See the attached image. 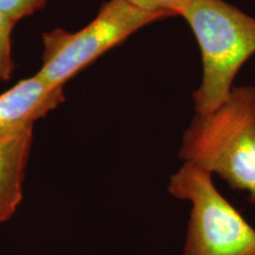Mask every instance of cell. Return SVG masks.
<instances>
[{
	"instance_id": "obj_1",
	"label": "cell",
	"mask_w": 255,
	"mask_h": 255,
	"mask_svg": "<svg viewBox=\"0 0 255 255\" xmlns=\"http://www.w3.org/2000/svg\"><path fill=\"white\" fill-rule=\"evenodd\" d=\"M178 156L247 191L255 203V88L233 87L218 109L196 114Z\"/></svg>"
},
{
	"instance_id": "obj_2",
	"label": "cell",
	"mask_w": 255,
	"mask_h": 255,
	"mask_svg": "<svg viewBox=\"0 0 255 255\" xmlns=\"http://www.w3.org/2000/svg\"><path fill=\"white\" fill-rule=\"evenodd\" d=\"M202 58V81L194 91L196 114L214 111L228 98L233 82L255 53V18L225 0H194L184 9Z\"/></svg>"
},
{
	"instance_id": "obj_3",
	"label": "cell",
	"mask_w": 255,
	"mask_h": 255,
	"mask_svg": "<svg viewBox=\"0 0 255 255\" xmlns=\"http://www.w3.org/2000/svg\"><path fill=\"white\" fill-rule=\"evenodd\" d=\"M168 190L193 206L184 255H255V229L216 189L212 173L184 162Z\"/></svg>"
},
{
	"instance_id": "obj_4",
	"label": "cell",
	"mask_w": 255,
	"mask_h": 255,
	"mask_svg": "<svg viewBox=\"0 0 255 255\" xmlns=\"http://www.w3.org/2000/svg\"><path fill=\"white\" fill-rule=\"evenodd\" d=\"M167 17L144 11L127 0H109L90 24L75 33L62 28L43 34V66L37 75L53 87L73 76L139 28Z\"/></svg>"
},
{
	"instance_id": "obj_5",
	"label": "cell",
	"mask_w": 255,
	"mask_h": 255,
	"mask_svg": "<svg viewBox=\"0 0 255 255\" xmlns=\"http://www.w3.org/2000/svg\"><path fill=\"white\" fill-rule=\"evenodd\" d=\"M65 101L64 87H53L39 76L23 79L0 95V137L33 127Z\"/></svg>"
},
{
	"instance_id": "obj_6",
	"label": "cell",
	"mask_w": 255,
	"mask_h": 255,
	"mask_svg": "<svg viewBox=\"0 0 255 255\" xmlns=\"http://www.w3.org/2000/svg\"><path fill=\"white\" fill-rule=\"evenodd\" d=\"M33 143V127L0 137V223L15 214L21 200Z\"/></svg>"
},
{
	"instance_id": "obj_7",
	"label": "cell",
	"mask_w": 255,
	"mask_h": 255,
	"mask_svg": "<svg viewBox=\"0 0 255 255\" xmlns=\"http://www.w3.org/2000/svg\"><path fill=\"white\" fill-rule=\"evenodd\" d=\"M14 23L0 11V79L8 81L14 70L11 34Z\"/></svg>"
},
{
	"instance_id": "obj_8",
	"label": "cell",
	"mask_w": 255,
	"mask_h": 255,
	"mask_svg": "<svg viewBox=\"0 0 255 255\" xmlns=\"http://www.w3.org/2000/svg\"><path fill=\"white\" fill-rule=\"evenodd\" d=\"M136 7L163 14L167 18L181 17L183 11L194 0H127Z\"/></svg>"
},
{
	"instance_id": "obj_9",
	"label": "cell",
	"mask_w": 255,
	"mask_h": 255,
	"mask_svg": "<svg viewBox=\"0 0 255 255\" xmlns=\"http://www.w3.org/2000/svg\"><path fill=\"white\" fill-rule=\"evenodd\" d=\"M47 0H0V11L17 24L45 6Z\"/></svg>"
}]
</instances>
